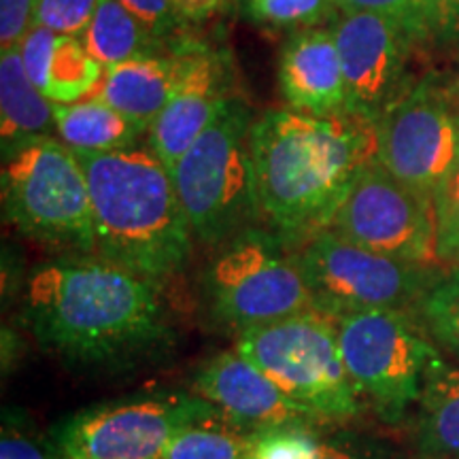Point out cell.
I'll return each mask as SVG.
<instances>
[{
	"label": "cell",
	"instance_id": "cell-13",
	"mask_svg": "<svg viewBox=\"0 0 459 459\" xmlns=\"http://www.w3.org/2000/svg\"><path fill=\"white\" fill-rule=\"evenodd\" d=\"M341 56L347 113L377 124L409 83V57L419 37L402 22L372 11H341L332 22Z\"/></svg>",
	"mask_w": 459,
	"mask_h": 459
},
{
	"label": "cell",
	"instance_id": "cell-21",
	"mask_svg": "<svg viewBox=\"0 0 459 459\" xmlns=\"http://www.w3.org/2000/svg\"><path fill=\"white\" fill-rule=\"evenodd\" d=\"M56 134L73 152H124L141 145L147 128L99 99L56 105Z\"/></svg>",
	"mask_w": 459,
	"mask_h": 459
},
{
	"label": "cell",
	"instance_id": "cell-27",
	"mask_svg": "<svg viewBox=\"0 0 459 459\" xmlns=\"http://www.w3.org/2000/svg\"><path fill=\"white\" fill-rule=\"evenodd\" d=\"M100 0H37L34 26L65 37L82 39L94 20Z\"/></svg>",
	"mask_w": 459,
	"mask_h": 459
},
{
	"label": "cell",
	"instance_id": "cell-29",
	"mask_svg": "<svg viewBox=\"0 0 459 459\" xmlns=\"http://www.w3.org/2000/svg\"><path fill=\"white\" fill-rule=\"evenodd\" d=\"M423 43L459 45V0H417Z\"/></svg>",
	"mask_w": 459,
	"mask_h": 459
},
{
	"label": "cell",
	"instance_id": "cell-31",
	"mask_svg": "<svg viewBox=\"0 0 459 459\" xmlns=\"http://www.w3.org/2000/svg\"><path fill=\"white\" fill-rule=\"evenodd\" d=\"M0 459H66L56 443L39 438L13 417L4 419L0 436Z\"/></svg>",
	"mask_w": 459,
	"mask_h": 459
},
{
	"label": "cell",
	"instance_id": "cell-11",
	"mask_svg": "<svg viewBox=\"0 0 459 459\" xmlns=\"http://www.w3.org/2000/svg\"><path fill=\"white\" fill-rule=\"evenodd\" d=\"M377 162L432 198L459 166V105L438 74H426L375 124Z\"/></svg>",
	"mask_w": 459,
	"mask_h": 459
},
{
	"label": "cell",
	"instance_id": "cell-10",
	"mask_svg": "<svg viewBox=\"0 0 459 459\" xmlns=\"http://www.w3.org/2000/svg\"><path fill=\"white\" fill-rule=\"evenodd\" d=\"M221 415L196 394L158 392L74 412L56 429L66 459H162L177 434Z\"/></svg>",
	"mask_w": 459,
	"mask_h": 459
},
{
	"label": "cell",
	"instance_id": "cell-26",
	"mask_svg": "<svg viewBox=\"0 0 459 459\" xmlns=\"http://www.w3.org/2000/svg\"><path fill=\"white\" fill-rule=\"evenodd\" d=\"M436 260L446 271L459 268V166L434 196Z\"/></svg>",
	"mask_w": 459,
	"mask_h": 459
},
{
	"label": "cell",
	"instance_id": "cell-3",
	"mask_svg": "<svg viewBox=\"0 0 459 459\" xmlns=\"http://www.w3.org/2000/svg\"><path fill=\"white\" fill-rule=\"evenodd\" d=\"M88 177L94 255L162 287L183 271L194 238L170 170L147 145L74 152Z\"/></svg>",
	"mask_w": 459,
	"mask_h": 459
},
{
	"label": "cell",
	"instance_id": "cell-17",
	"mask_svg": "<svg viewBox=\"0 0 459 459\" xmlns=\"http://www.w3.org/2000/svg\"><path fill=\"white\" fill-rule=\"evenodd\" d=\"M187 34L175 39L158 54L134 57L105 68L99 88L90 99L107 102L108 107L145 126L149 132L183 82Z\"/></svg>",
	"mask_w": 459,
	"mask_h": 459
},
{
	"label": "cell",
	"instance_id": "cell-34",
	"mask_svg": "<svg viewBox=\"0 0 459 459\" xmlns=\"http://www.w3.org/2000/svg\"><path fill=\"white\" fill-rule=\"evenodd\" d=\"M315 459H394V455L385 446L370 443V440L342 436V438H321Z\"/></svg>",
	"mask_w": 459,
	"mask_h": 459
},
{
	"label": "cell",
	"instance_id": "cell-30",
	"mask_svg": "<svg viewBox=\"0 0 459 459\" xmlns=\"http://www.w3.org/2000/svg\"><path fill=\"white\" fill-rule=\"evenodd\" d=\"M132 15L145 24L160 41L172 43L187 34V24L181 20L175 0H119Z\"/></svg>",
	"mask_w": 459,
	"mask_h": 459
},
{
	"label": "cell",
	"instance_id": "cell-23",
	"mask_svg": "<svg viewBox=\"0 0 459 459\" xmlns=\"http://www.w3.org/2000/svg\"><path fill=\"white\" fill-rule=\"evenodd\" d=\"M255 434L215 415L192 423L172 438L162 459H251Z\"/></svg>",
	"mask_w": 459,
	"mask_h": 459
},
{
	"label": "cell",
	"instance_id": "cell-4",
	"mask_svg": "<svg viewBox=\"0 0 459 459\" xmlns=\"http://www.w3.org/2000/svg\"><path fill=\"white\" fill-rule=\"evenodd\" d=\"M254 122L249 105L234 96L172 166L194 243L215 249L264 221L251 156Z\"/></svg>",
	"mask_w": 459,
	"mask_h": 459
},
{
	"label": "cell",
	"instance_id": "cell-2",
	"mask_svg": "<svg viewBox=\"0 0 459 459\" xmlns=\"http://www.w3.org/2000/svg\"><path fill=\"white\" fill-rule=\"evenodd\" d=\"M257 196L266 226L291 249L321 230L364 166L377 160V130L358 115L262 113L251 130Z\"/></svg>",
	"mask_w": 459,
	"mask_h": 459
},
{
	"label": "cell",
	"instance_id": "cell-1",
	"mask_svg": "<svg viewBox=\"0 0 459 459\" xmlns=\"http://www.w3.org/2000/svg\"><path fill=\"white\" fill-rule=\"evenodd\" d=\"M22 319L43 349L82 368L128 366L170 341L160 285L96 255L34 268Z\"/></svg>",
	"mask_w": 459,
	"mask_h": 459
},
{
	"label": "cell",
	"instance_id": "cell-7",
	"mask_svg": "<svg viewBox=\"0 0 459 459\" xmlns=\"http://www.w3.org/2000/svg\"><path fill=\"white\" fill-rule=\"evenodd\" d=\"M203 298L213 324L237 336L317 308L294 249L268 226L247 228L215 247L203 271Z\"/></svg>",
	"mask_w": 459,
	"mask_h": 459
},
{
	"label": "cell",
	"instance_id": "cell-32",
	"mask_svg": "<svg viewBox=\"0 0 459 459\" xmlns=\"http://www.w3.org/2000/svg\"><path fill=\"white\" fill-rule=\"evenodd\" d=\"M37 0H0V48H20L34 26Z\"/></svg>",
	"mask_w": 459,
	"mask_h": 459
},
{
	"label": "cell",
	"instance_id": "cell-25",
	"mask_svg": "<svg viewBox=\"0 0 459 459\" xmlns=\"http://www.w3.org/2000/svg\"><path fill=\"white\" fill-rule=\"evenodd\" d=\"M417 313L436 347L459 361V268L446 271L419 304Z\"/></svg>",
	"mask_w": 459,
	"mask_h": 459
},
{
	"label": "cell",
	"instance_id": "cell-9",
	"mask_svg": "<svg viewBox=\"0 0 459 459\" xmlns=\"http://www.w3.org/2000/svg\"><path fill=\"white\" fill-rule=\"evenodd\" d=\"M296 262L321 311L342 317L359 311H419L446 274L438 264H412L377 254L321 230L294 249Z\"/></svg>",
	"mask_w": 459,
	"mask_h": 459
},
{
	"label": "cell",
	"instance_id": "cell-20",
	"mask_svg": "<svg viewBox=\"0 0 459 459\" xmlns=\"http://www.w3.org/2000/svg\"><path fill=\"white\" fill-rule=\"evenodd\" d=\"M56 102L28 77L20 48L4 49L0 57V143L7 152L30 136L56 132Z\"/></svg>",
	"mask_w": 459,
	"mask_h": 459
},
{
	"label": "cell",
	"instance_id": "cell-28",
	"mask_svg": "<svg viewBox=\"0 0 459 459\" xmlns=\"http://www.w3.org/2000/svg\"><path fill=\"white\" fill-rule=\"evenodd\" d=\"M321 438L317 428H285L255 434L251 459H315Z\"/></svg>",
	"mask_w": 459,
	"mask_h": 459
},
{
	"label": "cell",
	"instance_id": "cell-19",
	"mask_svg": "<svg viewBox=\"0 0 459 459\" xmlns=\"http://www.w3.org/2000/svg\"><path fill=\"white\" fill-rule=\"evenodd\" d=\"M412 443L423 459H459V364L443 351L429 361L415 404Z\"/></svg>",
	"mask_w": 459,
	"mask_h": 459
},
{
	"label": "cell",
	"instance_id": "cell-8",
	"mask_svg": "<svg viewBox=\"0 0 459 459\" xmlns=\"http://www.w3.org/2000/svg\"><path fill=\"white\" fill-rule=\"evenodd\" d=\"M344 368L364 406L385 423L415 409L429 361L440 349L417 311H359L338 317Z\"/></svg>",
	"mask_w": 459,
	"mask_h": 459
},
{
	"label": "cell",
	"instance_id": "cell-35",
	"mask_svg": "<svg viewBox=\"0 0 459 459\" xmlns=\"http://www.w3.org/2000/svg\"><path fill=\"white\" fill-rule=\"evenodd\" d=\"M230 0H175L181 20L187 26H198L226 11Z\"/></svg>",
	"mask_w": 459,
	"mask_h": 459
},
{
	"label": "cell",
	"instance_id": "cell-12",
	"mask_svg": "<svg viewBox=\"0 0 459 459\" xmlns=\"http://www.w3.org/2000/svg\"><path fill=\"white\" fill-rule=\"evenodd\" d=\"M328 230L395 260L438 264L434 200L406 187L377 160L353 181Z\"/></svg>",
	"mask_w": 459,
	"mask_h": 459
},
{
	"label": "cell",
	"instance_id": "cell-6",
	"mask_svg": "<svg viewBox=\"0 0 459 459\" xmlns=\"http://www.w3.org/2000/svg\"><path fill=\"white\" fill-rule=\"evenodd\" d=\"M234 349L319 423L351 421L364 409L344 368L338 317L321 308L240 332Z\"/></svg>",
	"mask_w": 459,
	"mask_h": 459
},
{
	"label": "cell",
	"instance_id": "cell-15",
	"mask_svg": "<svg viewBox=\"0 0 459 459\" xmlns=\"http://www.w3.org/2000/svg\"><path fill=\"white\" fill-rule=\"evenodd\" d=\"M194 394L211 402L232 426L249 434L319 426L311 412L237 349L217 353L200 366L194 377Z\"/></svg>",
	"mask_w": 459,
	"mask_h": 459
},
{
	"label": "cell",
	"instance_id": "cell-22",
	"mask_svg": "<svg viewBox=\"0 0 459 459\" xmlns=\"http://www.w3.org/2000/svg\"><path fill=\"white\" fill-rule=\"evenodd\" d=\"M82 43L102 68L158 54L170 45L153 37V32L119 0H100Z\"/></svg>",
	"mask_w": 459,
	"mask_h": 459
},
{
	"label": "cell",
	"instance_id": "cell-5",
	"mask_svg": "<svg viewBox=\"0 0 459 459\" xmlns=\"http://www.w3.org/2000/svg\"><path fill=\"white\" fill-rule=\"evenodd\" d=\"M4 221L28 238L94 255V211L77 153L57 136H30L3 152Z\"/></svg>",
	"mask_w": 459,
	"mask_h": 459
},
{
	"label": "cell",
	"instance_id": "cell-16",
	"mask_svg": "<svg viewBox=\"0 0 459 459\" xmlns=\"http://www.w3.org/2000/svg\"><path fill=\"white\" fill-rule=\"evenodd\" d=\"M279 88L287 108L308 115L347 113L336 39L325 28H304L285 39L279 56Z\"/></svg>",
	"mask_w": 459,
	"mask_h": 459
},
{
	"label": "cell",
	"instance_id": "cell-33",
	"mask_svg": "<svg viewBox=\"0 0 459 459\" xmlns=\"http://www.w3.org/2000/svg\"><path fill=\"white\" fill-rule=\"evenodd\" d=\"M338 9L349 13V11H372V13H383L394 17L409 26L421 39V28H419V4L417 0H336Z\"/></svg>",
	"mask_w": 459,
	"mask_h": 459
},
{
	"label": "cell",
	"instance_id": "cell-18",
	"mask_svg": "<svg viewBox=\"0 0 459 459\" xmlns=\"http://www.w3.org/2000/svg\"><path fill=\"white\" fill-rule=\"evenodd\" d=\"M20 56L32 83L56 105L90 99L99 88L102 68L82 39L32 26L20 43Z\"/></svg>",
	"mask_w": 459,
	"mask_h": 459
},
{
	"label": "cell",
	"instance_id": "cell-24",
	"mask_svg": "<svg viewBox=\"0 0 459 459\" xmlns=\"http://www.w3.org/2000/svg\"><path fill=\"white\" fill-rule=\"evenodd\" d=\"M237 4L251 24L291 32L332 24L341 13L336 0H237Z\"/></svg>",
	"mask_w": 459,
	"mask_h": 459
},
{
	"label": "cell",
	"instance_id": "cell-14",
	"mask_svg": "<svg viewBox=\"0 0 459 459\" xmlns=\"http://www.w3.org/2000/svg\"><path fill=\"white\" fill-rule=\"evenodd\" d=\"M232 88L230 51L187 34L183 82L147 132V147L166 169L172 170L206 126L234 99Z\"/></svg>",
	"mask_w": 459,
	"mask_h": 459
}]
</instances>
